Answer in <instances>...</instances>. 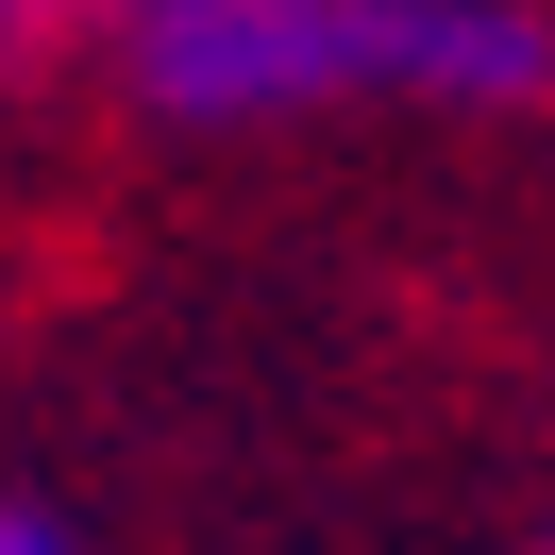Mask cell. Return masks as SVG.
<instances>
[{
    "instance_id": "6da1fadb",
    "label": "cell",
    "mask_w": 555,
    "mask_h": 555,
    "mask_svg": "<svg viewBox=\"0 0 555 555\" xmlns=\"http://www.w3.org/2000/svg\"><path fill=\"white\" fill-rule=\"evenodd\" d=\"M102 51L169 135H253L320 102H421V118L555 102L539 0H102Z\"/></svg>"
},
{
    "instance_id": "7a4b0ae2",
    "label": "cell",
    "mask_w": 555,
    "mask_h": 555,
    "mask_svg": "<svg viewBox=\"0 0 555 555\" xmlns=\"http://www.w3.org/2000/svg\"><path fill=\"white\" fill-rule=\"evenodd\" d=\"M0 555H85V539H68L51 505H17V488H0Z\"/></svg>"
},
{
    "instance_id": "3957f363",
    "label": "cell",
    "mask_w": 555,
    "mask_h": 555,
    "mask_svg": "<svg viewBox=\"0 0 555 555\" xmlns=\"http://www.w3.org/2000/svg\"><path fill=\"white\" fill-rule=\"evenodd\" d=\"M35 17H51V0H0V68H17V51H35Z\"/></svg>"
},
{
    "instance_id": "277c9868",
    "label": "cell",
    "mask_w": 555,
    "mask_h": 555,
    "mask_svg": "<svg viewBox=\"0 0 555 555\" xmlns=\"http://www.w3.org/2000/svg\"><path fill=\"white\" fill-rule=\"evenodd\" d=\"M539 555H555V539H539Z\"/></svg>"
}]
</instances>
